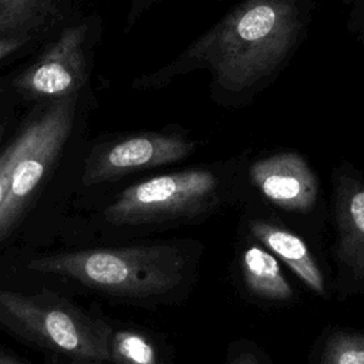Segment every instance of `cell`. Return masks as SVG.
I'll return each mask as SVG.
<instances>
[{"label": "cell", "instance_id": "1", "mask_svg": "<svg viewBox=\"0 0 364 364\" xmlns=\"http://www.w3.org/2000/svg\"><path fill=\"white\" fill-rule=\"evenodd\" d=\"M313 0H240L173 60L132 82L159 90L193 71L209 73L210 98L250 104L289 65L313 20Z\"/></svg>", "mask_w": 364, "mask_h": 364}, {"label": "cell", "instance_id": "2", "mask_svg": "<svg viewBox=\"0 0 364 364\" xmlns=\"http://www.w3.org/2000/svg\"><path fill=\"white\" fill-rule=\"evenodd\" d=\"M242 152L225 161L141 179L122 189L102 212L112 226H146L198 219L218 210L249 186Z\"/></svg>", "mask_w": 364, "mask_h": 364}, {"label": "cell", "instance_id": "3", "mask_svg": "<svg viewBox=\"0 0 364 364\" xmlns=\"http://www.w3.org/2000/svg\"><path fill=\"white\" fill-rule=\"evenodd\" d=\"M185 266L182 249L171 243L61 252L28 263L34 272L70 277L90 289L128 299L173 290L182 282Z\"/></svg>", "mask_w": 364, "mask_h": 364}, {"label": "cell", "instance_id": "4", "mask_svg": "<svg viewBox=\"0 0 364 364\" xmlns=\"http://www.w3.org/2000/svg\"><path fill=\"white\" fill-rule=\"evenodd\" d=\"M0 326L11 334L75 361H109L111 327L57 294L0 290Z\"/></svg>", "mask_w": 364, "mask_h": 364}, {"label": "cell", "instance_id": "5", "mask_svg": "<svg viewBox=\"0 0 364 364\" xmlns=\"http://www.w3.org/2000/svg\"><path fill=\"white\" fill-rule=\"evenodd\" d=\"M100 33L97 16L65 24L43 53L13 77L11 92L34 105L84 94Z\"/></svg>", "mask_w": 364, "mask_h": 364}, {"label": "cell", "instance_id": "6", "mask_svg": "<svg viewBox=\"0 0 364 364\" xmlns=\"http://www.w3.org/2000/svg\"><path fill=\"white\" fill-rule=\"evenodd\" d=\"M202 144L175 125L119 134L88 152L81 182L84 186H97L139 171L178 164L191 158Z\"/></svg>", "mask_w": 364, "mask_h": 364}, {"label": "cell", "instance_id": "7", "mask_svg": "<svg viewBox=\"0 0 364 364\" xmlns=\"http://www.w3.org/2000/svg\"><path fill=\"white\" fill-rule=\"evenodd\" d=\"M247 183L273 206L291 213H310L318 200V178L296 151H277L247 164Z\"/></svg>", "mask_w": 364, "mask_h": 364}, {"label": "cell", "instance_id": "8", "mask_svg": "<svg viewBox=\"0 0 364 364\" xmlns=\"http://www.w3.org/2000/svg\"><path fill=\"white\" fill-rule=\"evenodd\" d=\"M333 213L337 255L353 277L364 279V176L351 164L334 168Z\"/></svg>", "mask_w": 364, "mask_h": 364}, {"label": "cell", "instance_id": "9", "mask_svg": "<svg viewBox=\"0 0 364 364\" xmlns=\"http://www.w3.org/2000/svg\"><path fill=\"white\" fill-rule=\"evenodd\" d=\"M247 229L263 247L284 262L306 286L318 294L326 293L321 270L303 237L264 218H252L247 222Z\"/></svg>", "mask_w": 364, "mask_h": 364}, {"label": "cell", "instance_id": "10", "mask_svg": "<svg viewBox=\"0 0 364 364\" xmlns=\"http://www.w3.org/2000/svg\"><path fill=\"white\" fill-rule=\"evenodd\" d=\"M71 0H0V38L34 34L44 37L68 13Z\"/></svg>", "mask_w": 364, "mask_h": 364}, {"label": "cell", "instance_id": "11", "mask_svg": "<svg viewBox=\"0 0 364 364\" xmlns=\"http://www.w3.org/2000/svg\"><path fill=\"white\" fill-rule=\"evenodd\" d=\"M242 276L246 287L257 297L283 301L293 297V289L286 280L277 259L257 243L247 245L240 256Z\"/></svg>", "mask_w": 364, "mask_h": 364}, {"label": "cell", "instance_id": "12", "mask_svg": "<svg viewBox=\"0 0 364 364\" xmlns=\"http://www.w3.org/2000/svg\"><path fill=\"white\" fill-rule=\"evenodd\" d=\"M108 350L114 364H158L154 344L135 330H111Z\"/></svg>", "mask_w": 364, "mask_h": 364}, {"label": "cell", "instance_id": "13", "mask_svg": "<svg viewBox=\"0 0 364 364\" xmlns=\"http://www.w3.org/2000/svg\"><path fill=\"white\" fill-rule=\"evenodd\" d=\"M38 112L40 105L36 104L18 129L0 148V206L9 188L13 166L36 132L38 124Z\"/></svg>", "mask_w": 364, "mask_h": 364}, {"label": "cell", "instance_id": "14", "mask_svg": "<svg viewBox=\"0 0 364 364\" xmlns=\"http://www.w3.org/2000/svg\"><path fill=\"white\" fill-rule=\"evenodd\" d=\"M320 364H364V334L334 333L323 347Z\"/></svg>", "mask_w": 364, "mask_h": 364}, {"label": "cell", "instance_id": "15", "mask_svg": "<svg viewBox=\"0 0 364 364\" xmlns=\"http://www.w3.org/2000/svg\"><path fill=\"white\" fill-rule=\"evenodd\" d=\"M43 37L34 36V34H23V36H10L0 38V63L21 54L24 50L30 48L37 40ZM4 92V88L0 87V94Z\"/></svg>", "mask_w": 364, "mask_h": 364}, {"label": "cell", "instance_id": "16", "mask_svg": "<svg viewBox=\"0 0 364 364\" xmlns=\"http://www.w3.org/2000/svg\"><path fill=\"white\" fill-rule=\"evenodd\" d=\"M347 30L358 43L364 46V0H350Z\"/></svg>", "mask_w": 364, "mask_h": 364}, {"label": "cell", "instance_id": "17", "mask_svg": "<svg viewBox=\"0 0 364 364\" xmlns=\"http://www.w3.org/2000/svg\"><path fill=\"white\" fill-rule=\"evenodd\" d=\"M162 0H129V10L127 13V30H129L145 11Z\"/></svg>", "mask_w": 364, "mask_h": 364}, {"label": "cell", "instance_id": "18", "mask_svg": "<svg viewBox=\"0 0 364 364\" xmlns=\"http://www.w3.org/2000/svg\"><path fill=\"white\" fill-rule=\"evenodd\" d=\"M0 364H23V363H20L17 358H14L13 355L7 354L6 351L0 350ZM74 364H95V363H81V361H75Z\"/></svg>", "mask_w": 364, "mask_h": 364}, {"label": "cell", "instance_id": "19", "mask_svg": "<svg viewBox=\"0 0 364 364\" xmlns=\"http://www.w3.org/2000/svg\"><path fill=\"white\" fill-rule=\"evenodd\" d=\"M230 364H259V361L252 354H242L235 358Z\"/></svg>", "mask_w": 364, "mask_h": 364}, {"label": "cell", "instance_id": "20", "mask_svg": "<svg viewBox=\"0 0 364 364\" xmlns=\"http://www.w3.org/2000/svg\"><path fill=\"white\" fill-rule=\"evenodd\" d=\"M6 125H7V119H4L3 117H0V148L3 146L4 141V135H6Z\"/></svg>", "mask_w": 364, "mask_h": 364}]
</instances>
